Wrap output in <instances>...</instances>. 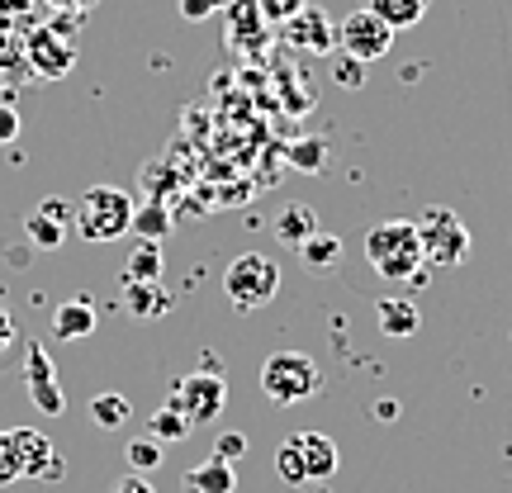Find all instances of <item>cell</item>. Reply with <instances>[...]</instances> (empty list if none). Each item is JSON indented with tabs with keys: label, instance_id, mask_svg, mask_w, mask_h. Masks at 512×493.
I'll list each match as a JSON object with an SVG mask.
<instances>
[{
	"label": "cell",
	"instance_id": "obj_1",
	"mask_svg": "<svg viewBox=\"0 0 512 493\" xmlns=\"http://www.w3.org/2000/svg\"><path fill=\"white\" fill-rule=\"evenodd\" d=\"M323 389V370H318V361L313 356H304V351H271L266 356V366H261V394L271 403H280V408H294V403L313 399Z\"/></svg>",
	"mask_w": 512,
	"mask_h": 493
},
{
	"label": "cell",
	"instance_id": "obj_2",
	"mask_svg": "<svg viewBox=\"0 0 512 493\" xmlns=\"http://www.w3.org/2000/svg\"><path fill=\"white\" fill-rule=\"evenodd\" d=\"M366 261L375 266V275H384V280H408V275H418L422 247H418L413 219L375 223L366 233Z\"/></svg>",
	"mask_w": 512,
	"mask_h": 493
},
{
	"label": "cell",
	"instance_id": "obj_3",
	"mask_svg": "<svg viewBox=\"0 0 512 493\" xmlns=\"http://www.w3.org/2000/svg\"><path fill=\"white\" fill-rule=\"evenodd\" d=\"M72 223L86 242H114L133 228V200L119 185H91L72 209Z\"/></svg>",
	"mask_w": 512,
	"mask_h": 493
},
{
	"label": "cell",
	"instance_id": "obj_4",
	"mask_svg": "<svg viewBox=\"0 0 512 493\" xmlns=\"http://www.w3.org/2000/svg\"><path fill=\"white\" fill-rule=\"evenodd\" d=\"M418 247H422V266H441V271H456L460 261L470 256V228L460 223L456 209H446V204H432V209H422L418 219Z\"/></svg>",
	"mask_w": 512,
	"mask_h": 493
},
{
	"label": "cell",
	"instance_id": "obj_5",
	"mask_svg": "<svg viewBox=\"0 0 512 493\" xmlns=\"http://www.w3.org/2000/svg\"><path fill=\"white\" fill-rule=\"evenodd\" d=\"M223 290H228V299H233L238 313L266 309L275 294H280V266H275V256H266V252L233 256L228 271H223Z\"/></svg>",
	"mask_w": 512,
	"mask_h": 493
},
{
	"label": "cell",
	"instance_id": "obj_6",
	"mask_svg": "<svg viewBox=\"0 0 512 493\" xmlns=\"http://www.w3.org/2000/svg\"><path fill=\"white\" fill-rule=\"evenodd\" d=\"M389 48H394V29L375 10L361 5V10L342 15V24H337V53L356 57V62H380Z\"/></svg>",
	"mask_w": 512,
	"mask_h": 493
},
{
	"label": "cell",
	"instance_id": "obj_7",
	"mask_svg": "<svg viewBox=\"0 0 512 493\" xmlns=\"http://www.w3.org/2000/svg\"><path fill=\"white\" fill-rule=\"evenodd\" d=\"M223 403H228V384H223V370H195V375H185L176 380L171 389V408H181L190 427H204V422H214L223 413Z\"/></svg>",
	"mask_w": 512,
	"mask_h": 493
},
{
	"label": "cell",
	"instance_id": "obj_8",
	"mask_svg": "<svg viewBox=\"0 0 512 493\" xmlns=\"http://www.w3.org/2000/svg\"><path fill=\"white\" fill-rule=\"evenodd\" d=\"M10 441H15V456H19L24 479H62L67 475V465H62V456L53 451V441L43 437L38 427H15Z\"/></svg>",
	"mask_w": 512,
	"mask_h": 493
},
{
	"label": "cell",
	"instance_id": "obj_9",
	"mask_svg": "<svg viewBox=\"0 0 512 493\" xmlns=\"http://www.w3.org/2000/svg\"><path fill=\"white\" fill-rule=\"evenodd\" d=\"M24 375H29V399L38 403V413L57 418V413L67 408V399H62V384H57V370H53V361H48L43 342H29V351H24Z\"/></svg>",
	"mask_w": 512,
	"mask_h": 493
},
{
	"label": "cell",
	"instance_id": "obj_10",
	"mask_svg": "<svg viewBox=\"0 0 512 493\" xmlns=\"http://www.w3.org/2000/svg\"><path fill=\"white\" fill-rule=\"evenodd\" d=\"M280 29H285V43L299 48V53L332 57V48H337V29H332V19L323 15V10H313V5H304V10H299L290 24H280Z\"/></svg>",
	"mask_w": 512,
	"mask_h": 493
},
{
	"label": "cell",
	"instance_id": "obj_11",
	"mask_svg": "<svg viewBox=\"0 0 512 493\" xmlns=\"http://www.w3.org/2000/svg\"><path fill=\"white\" fill-rule=\"evenodd\" d=\"M67 223H72V209L62 200H43L29 214V223H24V233H29V242L34 247H43V252H53V247H62V238H67Z\"/></svg>",
	"mask_w": 512,
	"mask_h": 493
},
{
	"label": "cell",
	"instance_id": "obj_12",
	"mask_svg": "<svg viewBox=\"0 0 512 493\" xmlns=\"http://www.w3.org/2000/svg\"><path fill=\"white\" fill-rule=\"evenodd\" d=\"M294 441H299L309 484H323V479L337 475V446H332V437H323V432H294Z\"/></svg>",
	"mask_w": 512,
	"mask_h": 493
},
{
	"label": "cell",
	"instance_id": "obj_13",
	"mask_svg": "<svg viewBox=\"0 0 512 493\" xmlns=\"http://www.w3.org/2000/svg\"><path fill=\"white\" fill-rule=\"evenodd\" d=\"M91 332H95V304L86 294H76V299H67V304L57 309V318H53L57 342H81V337H91Z\"/></svg>",
	"mask_w": 512,
	"mask_h": 493
},
{
	"label": "cell",
	"instance_id": "obj_14",
	"mask_svg": "<svg viewBox=\"0 0 512 493\" xmlns=\"http://www.w3.org/2000/svg\"><path fill=\"white\" fill-rule=\"evenodd\" d=\"M318 228H323V223H318V214H313V204H290V209H280V219H275L271 233L285 242V247H294V252H299V247H304Z\"/></svg>",
	"mask_w": 512,
	"mask_h": 493
},
{
	"label": "cell",
	"instance_id": "obj_15",
	"mask_svg": "<svg viewBox=\"0 0 512 493\" xmlns=\"http://www.w3.org/2000/svg\"><path fill=\"white\" fill-rule=\"evenodd\" d=\"M29 62H34L43 76H67L72 72V62H76V53L57 34H34V43H29Z\"/></svg>",
	"mask_w": 512,
	"mask_h": 493
},
{
	"label": "cell",
	"instance_id": "obj_16",
	"mask_svg": "<svg viewBox=\"0 0 512 493\" xmlns=\"http://www.w3.org/2000/svg\"><path fill=\"white\" fill-rule=\"evenodd\" d=\"M238 489V475H233V465H223L219 456L200 460L190 475H185V493H233Z\"/></svg>",
	"mask_w": 512,
	"mask_h": 493
},
{
	"label": "cell",
	"instance_id": "obj_17",
	"mask_svg": "<svg viewBox=\"0 0 512 493\" xmlns=\"http://www.w3.org/2000/svg\"><path fill=\"white\" fill-rule=\"evenodd\" d=\"M380 332L389 337V342L413 337V332H418V304H408V299H384L380 304Z\"/></svg>",
	"mask_w": 512,
	"mask_h": 493
},
{
	"label": "cell",
	"instance_id": "obj_18",
	"mask_svg": "<svg viewBox=\"0 0 512 493\" xmlns=\"http://www.w3.org/2000/svg\"><path fill=\"white\" fill-rule=\"evenodd\" d=\"M299 261H304L313 275H328V271H337V261H342V242L318 228V233H313V238L299 247Z\"/></svg>",
	"mask_w": 512,
	"mask_h": 493
},
{
	"label": "cell",
	"instance_id": "obj_19",
	"mask_svg": "<svg viewBox=\"0 0 512 493\" xmlns=\"http://www.w3.org/2000/svg\"><path fill=\"white\" fill-rule=\"evenodd\" d=\"M124 299L138 318H157V313H166V304H171L157 280H124Z\"/></svg>",
	"mask_w": 512,
	"mask_h": 493
},
{
	"label": "cell",
	"instance_id": "obj_20",
	"mask_svg": "<svg viewBox=\"0 0 512 493\" xmlns=\"http://www.w3.org/2000/svg\"><path fill=\"white\" fill-rule=\"evenodd\" d=\"M128 233H138L143 242H162L166 233H171V214H166L162 200L152 204H133V228Z\"/></svg>",
	"mask_w": 512,
	"mask_h": 493
},
{
	"label": "cell",
	"instance_id": "obj_21",
	"mask_svg": "<svg viewBox=\"0 0 512 493\" xmlns=\"http://www.w3.org/2000/svg\"><path fill=\"white\" fill-rule=\"evenodd\" d=\"M366 10H375V15L399 34V29H413V24H418L422 10H427V0H370Z\"/></svg>",
	"mask_w": 512,
	"mask_h": 493
},
{
	"label": "cell",
	"instance_id": "obj_22",
	"mask_svg": "<svg viewBox=\"0 0 512 493\" xmlns=\"http://www.w3.org/2000/svg\"><path fill=\"white\" fill-rule=\"evenodd\" d=\"M147 432H152V441H185L195 427H190V418H185L181 408L166 403V408H157V413L147 418Z\"/></svg>",
	"mask_w": 512,
	"mask_h": 493
},
{
	"label": "cell",
	"instance_id": "obj_23",
	"mask_svg": "<svg viewBox=\"0 0 512 493\" xmlns=\"http://www.w3.org/2000/svg\"><path fill=\"white\" fill-rule=\"evenodd\" d=\"M128 418H133V408H128L124 394H95V399H91V422H95V427L114 432V427H124Z\"/></svg>",
	"mask_w": 512,
	"mask_h": 493
},
{
	"label": "cell",
	"instance_id": "obj_24",
	"mask_svg": "<svg viewBox=\"0 0 512 493\" xmlns=\"http://www.w3.org/2000/svg\"><path fill=\"white\" fill-rule=\"evenodd\" d=\"M275 475L285 479V484H309V475H304V456H299V441L294 437L280 441V451H275Z\"/></svg>",
	"mask_w": 512,
	"mask_h": 493
},
{
	"label": "cell",
	"instance_id": "obj_25",
	"mask_svg": "<svg viewBox=\"0 0 512 493\" xmlns=\"http://www.w3.org/2000/svg\"><path fill=\"white\" fill-rule=\"evenodd\" d=\"M157 275H162V252H157V242H143L138 252L128 256L124 280H157Z\"/></svg>",
	"mask_w": 512,
	"mask_h": 493
},
{
	"label": "cell",
	"instance_id": "obj_26",
	"mask_svg": "<svg viewBox=\"0 0 512 493\" xmlns=\"http://www.w3.org/2000/svg\"><path fill=\"white\" fill-rule=\"evenodd\" d=\"M157 465H162V441H152V437L128 441V470H133V475H147V470H157Z\"/></svg>",
	"mask_w": 512,
	"mask_h": 493
},
{
	"label": "cell",
	"instance_id": "obj_27",
	"mask_svg": "<svg viewBox=\"0 0 512 493\" xmlns=\"http://www.w3.org/2000/svg\"><path fill=\"white\" fill-rule=\"evenodd\" d=\"M304 5H309V0H256V10H261L266 24H290Z\"/></svg>",
	"mask_w": 512,
	"mask_h": 493
},
{
	"label": "cell",
	"instance_id": "obj_28",
	"mask_svg": "<svg viewBox=\"0 0 512 493\" xmlns=\"http://www.w3.org/2000/svg\"><path fill=\"white\" fill-rule=\"evenodd\" d=\"M214 456H219L223 465H238V460L247 456V437H242V432H219V441H214Z\"/></svg>",
	"mask_w": 512,
	"mask_h": 493
},
{
	"label": "cell",
	"instance_id": "obj_29",
	"mask_svg": "<svg viewBox=\"0 0 512 493\" xmlns=\"http://www.w3.org/2000/svg\"><path fill=\"white\" fill-rule=\"evenodd\" d=\"M290 162L299 166V171H323V162H328V157H323V143H294V152H290Z\"/></svg>",
	"mask_w": 512,
	"mask_h": 493
},
{
	"label": "cell",
	"instance_id": "obj_30",
	"mask_svg": "<svg viewBox=\"0 0 512 493\" xmlns=\"http://www.w3.org/2000/svg\"><path fill=\"white\" fill-rule=\"evenodd\" d=\"M15 479H24L19 456H15V441H10V432H0V484H15Z\"/></svg>",
	"mask_w": 512,
	"mask_h": 493
},
{
	"label": "cell",
	"instance_id": "obj_31",
	"mask_svg": "<svg viewBox=\"0 0 512 493\" xmlns=\"http://www.w3.org/2000/svg\"><path fill=\"white\" fill-rule=\"evenodd\" d=\"M361 67H366V62H356V57H337V86H347V91H356V86H361V81H366V76H361Z\"/></svg>",
	"mask_w": 512,
	"mask_h": 493
},
{
	"label": "cell",
	"instance_id": "obj_32",
	"mask_svg": "<svg viewBox=\"0 0 512 493\" xmlns=\"http://www.w3.org/2000/svg\"><path fill=\"white\" fill-rule=\"evenodd\" d=\"M110 493H157V489H152V479H147V475H133V470H128L124 479H114Z\"/></svg>",
	"mask_w": 512,
	"mask_h": 493
},
{
	"label": "cell",
	"instance_id": "obj_33",
	"mask_svg": "<svg viewBox=\"0 0 512 493\" xmlns=\"http://www.w3.org/2000/svg\"><path fill=\"white\" fill-rule=\"evenodd\" d=\"M15 342H19V332H15V318H10V313L0 309V361H5V356L15 351Z\"/></svg>",
	"mask_w": 512,
	"mask_h": 493
},
{
	"label": "cell",
	"instance_id": "obj_34",
	"mask_svg": "<svg viewBox=\"0 0 512 493\" xmlns=\"http://www.w3.org/2000/svg\"><path fill=\"white\" fill-rule=\"evenodd\" d=\"M223 0H181V15L185 19H204L209 10H219Z\"/></svg>",
	"mask_w": 512,
	"mask_h": 493
},
{
	"label": "cell",
	"instance_id": "obj_35",
	"mask_svg": "<svg viewBox=\"0 0 512 493\" xmlns=\"http://www.w3.org/2000/svg\"><path fill=\"white\" fill-rule=\"evenodd\" d=\"M15 138H19V114L0 105V143H15Z\"/></svg>",
	"mask_w": 512,
	"mask_h": 493
},
{
	"label": "cell",
	"instance_id": "obj_36",
	"mask_svg": "<svg viewBox=\"0 0 512 493\" xmlns=\"http://www.w3.org/2000/svg\"><path fill=\"white\" fill-rule=\"evenodd\" d=\"M375 413H380V422H394V418H399V403H394V399H380V408H375Z\"/></svg>",
	"mask_w": 512,
	"mask_h": 493
},
{
	"label": "cell",
	"instance_id": "obj_37",
	"mask_svg": "<svg viewBox=\"0 0 512 493\" xmlns=\"http://www.w3.org/2000/svg\"><path fill=\"white\" fill-rule=\"evenodd\" d=\"M366 5H370V0H366Z\"/></svg>",
	"mask_w": 512,
	"mask_h": 493
}]
</instances>
